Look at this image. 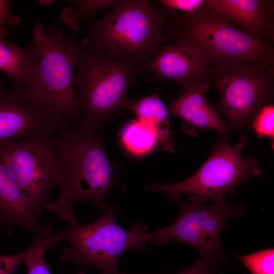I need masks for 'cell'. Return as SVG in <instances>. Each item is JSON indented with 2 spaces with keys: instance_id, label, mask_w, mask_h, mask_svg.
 <instances>
[{
  "instance_id": "5bb4252c",
  "label": "cell",
  "mask_w": 274,
  "mask_h": 274,
  "mask_svg": "<svg viewBox=\"0 0 274 274\" xmlns=\"http://www.w3.org/2000/svg\"><path fill=\"white\" fill-rule=\"evenodd\" d=\"M211 84L209 78L184 87L179 95L167 106L169 114L183 120L185 126L214 129L224 136L228 126L214 106L206 97Z\"/></svg>"
},
{
  "instance_id": "ffe728a7",
  "label": "cell",
  "mask_w": 274,
  "mask_h": 274,
  "mask_svg": "<svg viewBox=\"0 0 274 274\" xmlns=\"http://www.w3.org/2000/svg\"><path fill=\"white\" fill-rule=\"evenodd\" d=\"M116 0H75L72 3L74 8L66 7L61 15V20L75 31L79 30L81 23L92 14L111 6H114Z\"/></svg>"
},
{
  "instance_id": "ac0fdd59",
  "label": "cell",
  "mask_w": 274,
  "mask_h": 274,
  "mask_svg": "<svg viewBox=\"0 0 274 274\" xmlns=\"http://www.w3.org/2000/svg\"><path fill=\"white\" fill-rule=\"evenodd\" d=\"M124 109L132 112L141 122L155 128L169 147L173 148V135L167 107L157 93L146 96L137 101L127 99Z\"/></svg>"
},
{
  "instance_id": "ba28073f",
  "label": "cell",
  "mask_w": 274,
  "mask_h": 274,
  "mask_svg": "<svg viewBox=\"0 0 274 274\" xmlns=\"http://www.w3.org/2000/svg\"><path fill=\"white\" fill-rule=\"evenodd\" d=\"M273 67L251 61L212 65L208 78L218 89V108L226 116L230 128L246 126L262 107L271 104Z\"/></svg>"
},
{
  "instance_id": "4316f807",
  "label": "cell",
  "mask_w": 274,
  "mask_h": 274,
  "mask_svg": "<svg viewBox=\"0 0 274 274\" xmlns=\"http://www.w3.org/2000/svg\"><path fill=\"white\" fill-rule=\"evenodd\" d=\"M52 2H53L52 1H39L38 2L39 3H41L42 4H50L51 3H52Z\"/></svg>"
},
{
  "instance_id": "6da1fadb",
  "label": "cell",
  "mask_w": 274,
  "mask_h": 274,
  "mask_svg": "<svg viewBox=\"0 0 274 274\" xmlns=\"http://www.w3.org/2000/svg\"><path fill=\"white\" fill-rule=\"evenodd\" d=\"M56 120L54 136L61 167L58 197L45 210L73 225L78 223L74 203L89 201L101 213L112 207L108 201L110 192L122 186L107 155L100 130L77 126L62 118Z\"/></svg>"
},
{
  "instance_id": "44dd1931",
  "label": "cell",
  "mask_w": 274,
  "mask_h": 274,
  "mask_svg": "<svg viewBox=\"0 0 274 274\" xmlns=\"http://www.w3.org/2000/svg\"><path fill=\"white\" fill-rule=\"evenodd\" d=\"M238 257L252 274H273V248Z\"/></svg>"
},
{
  "instance_id": "52a82bcc",
  "label": "cell",
  "mask_w": 274,
  "mask_h": 274,
  "mask_svg": "<svg viewBox=\"0 0 274 274\" xmlns=\"http://www.w3.org/2000/svg\"><path fill=\"white\" fill-rule=\"evenodd\" d=\"M247 142L245 136L232 146L220 141L206 162L190 178L176 183L146 185L145 188L165 193L173 203L183 194L192 195L190 199L201 203L209 200L213 203L224 202L236 186L264 173L255 158L243 156L242 150Z\"/></svg>"
},
{
  "instance_id": "9c48e42d",
  "label": "cell",
  "mask_w": 274,
  "mask_h": 274,
  "mask_svg": "<svg viewBox=\"0 0 274 274\" xmlns=\"http://www.w3.org/2000/svg\"><path fill=\"white\" fill-rule=\"evenodd\" d=\"M174 203L180 209L178 218L169 226L153 233L149 243L163 246L176 241L189 245L200 254L209 268L214 270L216 263L223 260L222 229L230 217L242 215L243 208L224 201L206 204L190 199L184 201L179 198Z\"/></svg>"
},
{
  "instance_id": "e0dca14e",
  "label": "cell",
  "mask_w": 274,
  "mask_h": 274,
  "mask_svg": "<svg viewBox=\"0 0 274 274\" xmlns=\"http://www.w3.org/2000/svg\"><path fill=\"white\" fill-rule=\"evenodd\" d=\"M118 139L124 152L132 157L146 156L159 147L171 151L165 140L155 128L137 119L129 120L121 126Z\"/></svg>"
},
{
  "instance_id": "2e32d148",
  "label": "cell",
  "mask_w": 274,
  "mask_h": 274,
  "mask_svg": "<svg viewBox=\"0 0 274 274\" xmlns=\"http://www.w3.org/2000/svg\"><path fill=\"white\" fill-rule=\"evenodd\" d=\"M37 64V57L31 48L22 47L0 36V71L12 78L14 89L19 91L28 83Z\"/></svg>"
},
{
  "instance_id": "277c9868",
  "label": "cell",
  "mask_w": 274,
  "mask_h": 274,
  "mask_svg": "<svg viewBox=\"0 0 274 274\" xmlns=\"http://www.w3.org/2000/svg\"><path fill=\"white\" fill-rule=\"evenodd\" d=\"M144 64L83 48L74 77L79 125L101 130L110 118L124 109L130 86L145 73Z\"/></svg>"
},
{
  "instance_id": "603a6c76",
  "label": "cell",
  "mask_w": 274,
  "mask_h": 274,
  "mask_svg": "<svg viewBox=\"0 0 274 274\" xmlns=\"http://www.w3.org/2000/svg\"><path fill=\"white\" fill-rule=\"evenodd\" d=\"M206 1V0H161L158 1V3L163 5L164 7L190 14L199 10Z\"/></svg>"
},
{
  "instance_id": "7a4b0ae2",
  "label": "cell",
  "mask_w": 274,
  "mask_h": 274,
  "mask_svg": "<svg viewBox=\"0 0 274 274\" xmlns=\"http://www.w3.org/2000/svg\"><path fill=\"white\" fill-rule=\"evenodd\" d=\"M30 48L37 57L36 70L28 83L16 91L55 119L78 126L80 116L74 71L80 62L81 44L59 27L46 28L39 21L33 26Z\"/></svg>"
},
{
  "instance_id": "484cf974",
  "label": "cell",
  "mask_w": 274,
  "mask_h": 274,
  "mask_svg": "<svg viewBox=\"0 0 274 274\" xmlns=\"http://www.w3.org/2000/svg\"><path fill=\"white\" fill-rule=\"evenodd\" d=\"M177 274H223L214 272L202 259L194 261L193 265L188 269Z\"/></svg>"
},
{
  "instance_id": "f546056e",
  "label": "cell",
  "mask_w": 274,
  "mask_h": 274,
  "mask_svg": "<svg viewBox=\"0 0 274 274\" xmlns=\"http://www.w3.org/2000/svg\"><path fill=\"white\" fill-rule=\"evenodd\" d=\"M116 274H125V273H120V272H118V273H116Z\"/></svg>"
},
{
  "instance_id": "3957f363",
  "label": "cell",
  "mask_w": 274,
  "mask_h": 274,
  "mask_svg": "<svg viewBox=\"0 0 274 274\" xmlns=\"http://www.w3.org/2000/svg\"><path fill=\"white\" fill-rule=\"evenodd\" d=\"M172 10L156 9L150 1H119L103 18L88 22L81 45L112 58L145 64L164 40L165 24L175 14Z\"/></svg>"
},
{
  "instance_id": "f1b7e54d",
  "label": "cell",
  "mask_w": 274,
  "mask_h": 274,
  "mask_svg": "<svg viewBox=\"0 0 274 274\" xmlns=\"http://www.w3.org/2000/svg\"><path fill=\"white\" fill-rule=\"evenodd\" d=\"M3 86V81L2 79L0 77V87Z\"/></svg>"
},
{
  "instance_id": "30bf717a",
  "label": "cell",
  "mask_w": 274,
  "mask_h": 274,
  "mask_svg": "<svg viewBox=\"0 0 274 274\" xmlns=\"http://www.w3.org/2000/svg\"><path fill=\"white\" fill-rule=\"evenodd\" d=\"M54 136L41 135L0 145V157L24 193L43 209L52 201L51 191L57 188L61 176Z\"/></svg>"
},
{
  "instance_id": "8992f818",
  "label": "cell",
  "mask_w": 274,
  "mask_h": 274,
  "mask_svg": "<svg viewBox=\"0 0 274 274\" xmlns=\"http://www.w3.org/2000/svg\"><path fill=\"white\" fill-rule=\"evenodd\" d=\"M116 212L112 206L91 223H78L56 233L58 242L68 243L62 248L61 260L92 266L100 274H116L118 260L124 252L130 249L147 250L146 244L153 236L147 231L148 225L141 222L124 229L116 222Z\"/></svg>"
},
{
  "instance_id": "9a60e30c",
  "label": "cell",
  "mask_w": 274,
  "mask_h": 274,
  "mask_svg": "<svg viewBox=\"0 0 274 274\" xmlns=\"http://www.w3.org/2000/svg\"><path fill=\"white\" fill-rule=\"evenodd\" d=\"M213 12L242 28V30L273 40V2L266 0H207Z\"/></svg>"
},
{
  "instance_id": "d4e9b609",
  "label": "cell",
  "mask_w": 274,
  "mask_h": 274,
  "mask_svg": "<svg viewBox=\"0 0 274 274\" xmlns=\"http://www.w3.org/2000/svg\"><path fill=\"white\" fill-rule=\"evenodd\" d=\"M24 251L17 254L0 255V274H15L17 267L22 263Z\"/></svg>"
},
{
  "instance_id": "7402d4cb",
  "label": "cell",
  "mask_w": 274,
  "mask_h": 274,
  "mask_svg": "<svg viewBox=\"0 0 274 274\" xmlns=\"http://www.w3.org/2000/svg\"><path fill=\"white\" fill-rule=\"evenodd\" d=\"M274 107L269 104L262 107L256 114L251 123L255 131L260 136L273 140Z\"/></svg>"
},
{
  "instance_id": "8fae6325",
  "label": "cell",
  "mask_w": 274,
  "mask_h": 274,
  "mask_svg": "<svg viewBox=\"0 0 274 274\" xmlns=\"http://www.w3.org/2000/svg\"><path fill=\"white\" fill-rule=\"evenodd\" d=\"M57 120L13 88L0 87V145L41 135L54 136Z\"/></svg>"
},
{
  "instance_id": "d6986e66",
  "label": "cell",
  "mask_w": 274,
  "mask_h": 274,
  "mask_svg": "<svg viewBox=\"0 0 274 274\" xmlns=\"http://www.w3.org/2000/svg\"><path fill=\"white\" fill-rule=\"evenodd\" d=\"M58 243L52 227L48 225L36 235L30 245L24 251L22 264L27 274H51L46 262V252Z\"/></svg>"
},
{
  "instance_id": "4fadbf2b",
  "label": "cell",
  "mask_w": 274,
  "mask_h": 274,
  "mask_svg": "<svg viewBox=\"0 0 274 274\" xmlns=\"http://www.w3.org/2000/svg\"><path fill=\"white\" fill-rule=\"evenodd\" d=\"M43 210L24 193L13 172L0 157V227L8 234L19 228L36 235L48 226L39 221Z\"/></svg>"
},
{
  "instance_id": "7c38bea8",
  "label": "cell",
  "mask_w": 274,
  "mask_h": 274,
  "mask_svg": "<svg viewBox=\"0 0 274 274\" xmlns=\"http://www.w3.org/2000/svg\"><path fill=\"white\" fill-rule=\"evenodd\" d=\"M212 65L201 49L188 40L165 46L144 64V73L150 71L162 80L184 87L208 78Z\"/></svg>"
},
{
  "instance_id": "5b68a950",
  "label": "cell",
  "mask_w": 274,
  "mask_h": 274,
  "mask_svg": "<svg viewBox=\"0 0 274 274\" xmlns=\"http://www.w3.org/2000/svg\"><path fill=\"white\" fill-rule=\"evenodd\" d=\"M172 16L165 26L169 38L194 43L211 65L251 61L273 66L274 49L265 39L236 28L205 3L195 12Z\"/></svg>"
},
{
  "instance_id": "cb8c5ba5",
  "label": "cell",
  "mask_w": 274,
  "mask_h": 274,
  "mask_svg": "<svg viewBox=\"0 0 274 274\" xmlns=\"http://www.w3.org/2000/svg\"><path fill=\"white\" fill-rule=\"evenodd\" d=\"M20 23L19 17L11 13L8 1L0 0V36L4 37L8 34L9 25Z\"/></svg>"
},
{
  "instance_id": "83f0119b",
  "label": "cell",
  "mask_w": 274,
  "mask_h": 274,
  "mask_svg": "<svg viewBox=\"0 0 274 274\" xmlns=\"http://www.w3.org/2000/svg\"><path fill=\"white\" fill-rule=\"evenodd\" d=\"M77 274H86V273H84V272L81 270V268H79V270H78V272Z\"/></svg>"
}]
</instances>
